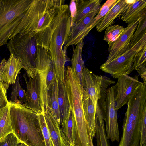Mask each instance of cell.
Segmentation results:
<instances>
[{
    "label": "cell",
    "mask_w": 146,
    "mask_h": 146,
    "mask_svg": "<svg viewBox=\"0 0 146 146\" xmlns=\"http://www.w3.org/2000/svg\"><path fill=\"white\" fill-rule=\"evenodd\" d=\"M69 6H58L50 26L36 35L37 45L50 50L57 79L64 81L66 58L63 50L71 29Z\"/></svg>",
    "instance_id": "6da1fadb"
},
{
    "label": "cell",
    "mask_w": 146,
    "mask_h": 146,
    "mask_svg": "<svg viewBox=\"0 0 146 146\" xmlns=\"http://www.w3.org/2000/svg\"><path fill=\"white\" fill-rule=\"evenodd\" d=\"M9 104L10 125L19 143L46 146L38 114L21 104Z\"/></svg>",
    "instance_id": "7a4b0ae2"
},
{
    "label": "cell",
    "mask_w": 146,
    "mask_h": 146,
    "mask_svg": "<svg viewBox=\"0 0 146 146\" xmlns=\"http://www.w3.org/2000/svg\"><path fill=\"white\" fill-rule=\"evenodd\" d=\"M64 2L61 0H33L11 39L18 34L37 33L48 27L56 8Z\"/></svg>",
    "instance_id": "3957f363"
},
{
    "label": "cell",
    "mask_w": 146,
    "mask_h": 146,
    "mask_svg": "<svg viewBox=\"0 0 146 146\" xmlns=\"http://www.w3.org/2000/svg\"><path fill=\"white\" fill-rule=\"evenodd\" d=\"M33 0H0V47L7 44Z\"/></svg>",
    "instance_id": "277c9868"
},
{
    "label": "cell",
    "mask_w": 146,
    "mask_h": 146,
    "mask_svg": "<svg viewBox=\"0 0 146 146\" xmlns=\"http://www.w3.org/2000/svg\"><path fill=\"white\" fill-rule=\"evenodd\" d=\"M36 34H17L7 44L10 53L21 61L29 78H32L36 72L35 63L38 47Z\"/></svg>",
    "instance_id": "5b68a950"
},
{
    "label": "cell",
    "mask_w": 146,
    "mask_h": 146,
    "mask_svg": "<svg viewBox=\"0 0 146 146\" xmlns=\"http://www.w3.org/2000/svg\"><path fill=\"white\" fill-rule=\"evenodd\" d=\"M146 45V34L131 47H129L123 54L108 62H104L100 69L118 79L123 74L128 75L133 71L132 67L135 55Z\"/></svg>",
    "instance_id": "8992f818"
},
{
    "label": "cell",
    "mask_w": 146,
    "mask_h": 146,
    "mask_svg": "<svg viewBox=\"0 0 146 146\" xmlns=\"http://www.w3.org/2000/svg\"><path fill=\"white\" fill-rule=\"evenodd\" d=\"M143 111L127 108L123 123L122 135L118 146H140L139 121Z\"/></svg>",
    "instance_id": "52a82bcc"
},
{
    "label": "cell",
    "mask_w": 146,
    "mask_h": 146,
    "mask_svg": "<svg viewBox=\"0 0 146 146\" xmlns=\"http://www.w3.org/2000/svg\"><path fill=\"white\" fill-rule=\"evenodd\" d=\"M116 84L107 90L105 102L104 120L106 124V133L107 139L112 141L119 142L120 135L116 110Z\"/></svg>",
    "instance_id": "ba28073f"
},
{
    "label": "cell",
    "mask_w": 146,
    "mask_h": 146,
    "mask_svg": "<svg viewBox=\"0 0 146 146\" xmlns=\"http://www.w3.org/2000/svg\"><path fill=\"white\" fill-rule=\"evenodd\" d=\"M106 76L95 74L84 66L82 71L83 95L89 98L96 108L101 96V91Z\"/></svg>",
    "instance_id": "9c48e42d"
},
{
    "label": "cell",
    "mask_w": 146,
    "mask_h": 146,
    "mask_svg": "<svg viewBox=\"0 0 146 146\" xmlns=\"http://www.w3.org/2000/svg\"><path fill=\"white\" fill-rule=\"evenodd\" d=\"M142 82L135 75L131 77L123 74L118 78L116 97V110H118L123 106L127 105L130 96L135 89Z\"/></svg>",
    "instance_id": "30bf717a"
},
{
    "label": "cell",
    "mask_w": 146,
    "mask_h": 146,
    "mask_svg": "<svg viewBox=\"0 0 146 146\" xmlns=\"http://www.w3.org/2000/svg\"><path fill=\"white\" fill-rule=\"evenodd\" d=\"M141 17L136 21L129 24L125 28L123 34L109 47V54L106 62H109L120 56L129 48L132 36Z\"/></svg>",
    "instance_id": "8fae6325"
},
{
    "label": "cell",
    "mask_w": 146,
    "mask_h": 146,
    "mask_svg": "<svg viewBox=\"0 0 146 146\" xmlns=\"http://www.w3.org/2000/svg\"><path fill=\"white\" fill-rule=\"evenodd\" d=\"M27 87V102L23 105L37 114L42 113L39 100V91L37 71L33 77L28 80L25 74L23 75Z\"/></svg>",
    "instance_id": "7c38bea8"
},
{
    "label": "cell",
    "mask_w": 146,
    "mask_h": 146,
    "mask_svg": "<svg viewBox=\"0 0 146 146\" xmlns=\"http://www.w3.org/2000/svg\"><path fill=\"white\" fill-rule=\"evenodd\" d=\"M23 68L21 61L10 54L7 60L3 58L0 63V76L2 81L9 84H13Z\"/></svg>",
    "instance_id": "4fadbf2b"
},
{
    "label": "cell",
    "mask_w": 146,
    "mask_h": 146,
    "mask_svg": "<svg viewBox=\"0 0 146 146\" xmlns=\"http://www.w3.org/2000/svg\"><path fill=\"white\" fill-rule=\"evenodd\" d=\"M99 11L89 13L71 27L68 38L64 44V51L69 46L76 45L83 40L87 35L86 30L89 24Z\"/></svg>",
    "instance_id": "5bb4252c"
},
{
    "label": "cell",
    "mask_w": 146,
    "mask_h": 146,
    "mask_svg": "<svg viewBox=\"0 0 146 146\" xmlns=\"http://www.w3.org/2000/svg\"><path fill=\"white\" fill-rule=\"evenodd\" d=\"M43 113L54 146H70L60 127L53 116L51 108H48Z\"/></svg>",
    "instance_id": "9a60e30c"
},
{
    "label": "cell",
    "mask_w": 146,
    "mask_h": 146,
    "mask_svg": "<svg viewBox=\"0 0 146 146\" xmlns=\"http://www.w3.org/2000/svg\"><path fill=\"white\" fill-rule=\"evenodd\" d=\"M146 0H136L128 4L120 15L121 19L128 24L135 22L146 14Z\"/></svg>",
    "instance_id": "2e32d148"
},
{
    "label": "cell",
    "mask_w": 146,
    "mask_h": 146,
    "mask_svg": "<svg viewBox=\"0 0 146 146\" xmlns=\"http://www.w3.org/2000/svg\"><path fill=\"white\" fill-rule=\"evenodd\" d=\"M127 5L126 0H118L102 20L96 26L97 31L101 32L114 23L115 19L120 16Z\"/></svg>",
    "instance_id": "e0dca14e"
},
{
    "label": "cell",
    "mask_w": 146,
    "mask_h": 146,
    "mask_svg": "<svg viewBox=\"0 0 146 146\" xmlns=\"http://www.w3.org/2000/svg\"><path fill=\"white\" fill-rule=\"evenodd\" d=\"M38 74L40 93L47 96L51 84L57 78L53 62L46 70Z\"/></svg>",
    "instance_id": "ac0fdd59"
},
{
    "label": "cell",
    "mask_w": 146,
    "mask_h": 146,
    "mask_svg": "<svg viewBox=\"0 0 146 146\" xmlns=\"http://www.w3.org/2000/svg\"><path fill=\"white\" fill-rule=\"evenodd\" d=\"M75 1L76 15L72 27L89 13L99 11L101 7L99 0Z\"/></svg>",
    "instance_id": "d6986e66"
},
{
    "label": "cell",
    "mask_w": 146,
    "mask_h": 146,
    "mask_svg": "<svg viewBox=\"0 0 146 146\" xmlns=\"http://www.w3.org/2000/svg\"><path fill=\"white\" fill-rule=\"evenodd\" d=\"M82 102L85 118L89 133L93 139L95 136L96 108L90 99L84 95H83Z\"/></svg>",
    "instance_id": "ffe728a7"
},
{
    "label": "cell",
    "mask_w": 146,
    "mask_h": 146,
    "mask_svg": "<svg viewBox=\"0 0 146 146\" xmlns=\"http://www.w3.org/2000/svg\"><path fill=\"white\" fill-rule=\"evenodd\" d=\"M72 56L71 68L80 84L82 85V71L84 66L82 54L84 45L83 40L76 45Z\"/></svg>",
    "instance_id": "44dd1931"
},
{
    "label": "cell",
    "mask_w": 146,
    "mask_h": 146,
    "mask_svg": "<svg viewBox=\"0 0 146 146\" xmlns=\"http://www.w3.org/2000/svg\"><path fill=\"white\" fill-rule=\"evenodd\" d=\"M61 129L68 143L75 145V121L74 114L70 107L66 118L61 125Z\"/></svg>",
    "instance_id": "7402d4cb"
},
{
    "label": "cell",
    "mask_w": 146,
    "mask_h": 146,
    "mask_svg": "<svg viewBox=\"0 0 146 146\" xmlns=\"http://www.w3.org/2000/svg\"><path fill=\"white\" fill-rule=\"evenodd\" d=\"M104 117V113L102 111H96L95 137L96 139V146H110L106 136Z\"/></svg>",
    "instance_id": "603a6c76"
},
{
    "label": "cell",
    "mask_w": 146,
    "mask_h": 146,
    "mask_svg": "<svg viewBox=\"0 0 146 146\" xmlns=\"http://www.w3.org/2000/svg\"><path fill=\"white\" fill-rule=\"evenodd\" d=\"M58 102L61 127L62 122L67 115L70 106L64 80L62 81L58 80Z\"/></svg>",
    "instance_id": "cb8c5ba5"
},
{
    "label": "cell",
    "mask_w": 146,
    "mask_h": 146,
    "mask_svg": "<svg viewBox=\"0 0 146 146\" xmlns=\"http://www.w3.org/2000/svg\"><path fill=\"white\" fill-rule=\"evenodd\" d=\"M58 80L56 78L51 84L49 90L50 108L53 116L60 127V119L58 102Z\"/></svg>",
    "instance_id": "d4e9b609"
},
{
    "label": "cell",
    "mask_w": 146,
    "mask_h": 146,
    "mask_svg": "<svg viewBox=\"0 0 146 146\" xmlns=\"http://www.w3.org/2000/svg\"><path fill=\"white\" fill-rule=\"evenodd\" d=\"M118 0H108L101 7L100 10L89 24L86 32L87 35L90 31L103 19L108 11L115 5Z\"/></svg>",
    "instance_id": "484cf974"
},
{
    "label": "cell",
    "mask_w": 146,
    "mask_h": 146,
    "mask_svg": "<svg viewBox=\"0 0 146 146\" xmlns=\"http://www.w3.org/2000/svg\"><path fill=\"white\" fill-rule=\"evenodd\" d=\"M11 133L13 132L10 122L8 103L0 109V139Z\"/></svg>",
    "instance_id": "4316f807"
},
{
    "label": "cell",
    "mask_w": 146,
    "mask_h": 146,
    "mask_svg": "<svg viewBox=\"0 0 146 146\" xmlns=\"http://www.w3.org/2000/svg\"><path fill=\"white\" fill-rule=\"evenodd\" d=\"M9 102L23 105L27 102V97L25 90L20 84L19 76L17 77L15 82L12 87L11 99Z\"/></svg>",
    "instance_id": "83f0119b"
},
{
    "label": "cell",
    "mask_w": 146,
    "mask_h": 146,
    "mask_svg": "<svg viewBox=\"0 0 146 146\" xmlns=\"http://www.w3.org/2000/svg\"><path fill=\"white\" fill-rule=\"evenodd\" d=\"M125 28L119 25H111L106 28L103 39L109 45V47L117 40L123 34Z\"/></svg>",
    "instance_id": "f1b7e54d"
},
{
    "label": "cell",
    "mask_w": 146,
    "mask_h": 146,
    "mask_svg": "<svg viewBox=\"0 0 146 146\" xmlns=\"http://www.w3.org/2000/svg\"><path fill=\"white\" fill-rule=\"evenodd\" d=\"M146 34V15H143L141 17L137 28L133 35L129 47H131Z\"/></svg>",
    "instance_id": "f546056e"
},
{
    "label": "cell",
    "mask_w": 146,
    "mask_h": 146,
    "mask_svg": "<svg viewBox=\"0 0 146 146\" xmlns=\"http://www.w3.org/2000/svg\"><path fill=\"white\" fill-rule=\"evenodd\" d=\"M46 146H54L45 119L43 112L38 114Z\"/></svg>",
    "instance_id": "4dcf8cb0"
},
{
    "label": "cell",
    "mask_w": 146,
    "mask_h": 146,
    "mask_svg": "<svg viewBox=\"0 0 146 146\" xmlns=\"http://www.w3.org/2000/svg\"><path fill=\"white\" fill-rule=\"evenodd\" d=\"M146 45L137 52L135 55L132 70H137L139 68L146 63Z\"/></svg>",
    "instance_id": "1f68e13d"
},
{
    "label": "cell",
    "mask_w": 146,
    "mask_h": 146,
    "mask_svg": "<svg viewBox=\"0 0 146 146\" xmlns=\"http://www.w3.org/2000/svg\"><path fill=\"white\" fill-rule=\"evenodd\" d=\"M146 106L143 110L140 116L139 121L141 134L140 146L146 145Z\"/></svg>",
    "instance_id": "d6a6232c"
},
{
    "label": "cell",
    "mask_w": 146,
    "mask_h": 146,
    "mask_svg": "<svg viewBox=\"0 0 146 146\" xmlns=\"http://www.w3.org/2000/svg\"><path fill=\"white\" fill-rule=\"evenodd\" d=\"M19 144L17 137L13 133L0 139V146H17Z\"/></svg>",
    "instance_id": "836d02e7"
},
{
    "label": "cell",
    "mask_w": 146,
    "mask_h": 146,
    "mask_svg": "<svg viewBox=\"0 0 146 146\" xmlns=\"http://www.w3.org/2000/svg\"><path fill=\"white\" fill-rule=\"evenodd\" d=\"M9 87V84L4 82H2L0 84V109L9 103L7 96Z\"/></svg>",
    "instance_id": "e575fe53"
},
{
    "label": "cell",
    "mask_w": 146,
    "mask_h": 146,
    "mask_svg": "<svg viewBox=\"0 0 146 146\" xmlns=\"http://www.w3.org/2000/svg\"><path fill=\"white\" fill-rule=\"evenodd\" d=\"M69 7L71 16V27L76 15L77 9L75 0L71 1Z\"/></svg>",
    "instance_id": "d590c367"
},
{
    "label": "cell",
    "mask_w": 146,
    "mask_h": 146,
    "mask_svg": "<svg viewBox=\"0 0 146 146\" xmlns=\"http://www.w3.org/2000/svg\"><path fill=\"white\" fill-rule=\"evenodd\" d=\"M146 63L139 68L136 70L143 81V83L146 85Z\"/></svg>",
    "instance_id": "8d00e7d4"
},
{
    "label": "cell",
    "mask_w": 146,
    "mask_h": 146,
    "mask_svg": "<svg viewBox=\"0 0 146 146\" xmlns=\"http://www.w3.org/2000/svg\"><path fill=\"white\" fill-rule=\"evenodd\" d=\"M17 146H27L24 143H21L19 144Z\"/></svg>",
    "instance_id": "74e56055"
},
{
    "label": "cell",
    "mask_w": 146,
    "mask_h": 146,
    "mask_svg": "<svg viewBox=\"0 0 146 146\" xmlns=\"http://www.w3.org/2000/svg\"><path fill=\"white\" fill-rule=\"evenodd\" d=\"M90 143H91V146H94L92 140H91V141H90Z\"/></svg>",
    "instance_id": "f35d334b"
},
{
    "label": "cell",
    "mask_w": 146,
    "mask_h": 146,
    "mask_svg": "<svg viewBox=\"0 0 146 146\" xmlns=\"http://www.w3.org/2000/svg\"><path fill=\"white\" fill-rule=\"evenodd\" d=\"M70 146H75L74 145H73L72 144H70Z\"/></svg>",
    "instance_id": "ab89813d"
},
{
    "label": "cell",
    "mask_w": 146,
    "mask_h": 146,
    "mask_svg": "<svg viewBox=\"0 0 146 146\" xmlns=\"http://www.w3.org/2000/svg\"><path fill=\"white\" fill-rule=\"evenodd\" d=\"M2 82H3V81H1V80H0V84Z\"/></svg>",
    "instance_id": "60d3db41"
},
{
    "label": "cell",
    "mask_w": 146,
    "mask_h": 146,
    "mask_svg": "<svg viewBox=\"0 0 146 146\" xmlns=\"http://www.w3.org/2000/svg\"><path fill=\"white\" fill-rule=\"evenodd\" d=\"M0 80H1V81H2V80H1V78L0 76Z\"/></svg>",
    "instance_id": "b9f144b4"
},
{
    "label": "cell",
    "mask_w": 146,
    "mask_h": 146,
    "mask_svg": "<svg viewBox=\"0 0 146 146\" xmlns=\"http://www.w3.org/2000/svg\"><path fill=\"white\" fill-rule=\"evenodd\" d=\"M143 146H146V145H143Z\"/></svg>",
    "instance_id": "7bdbcfd3"
}]
</instances>
